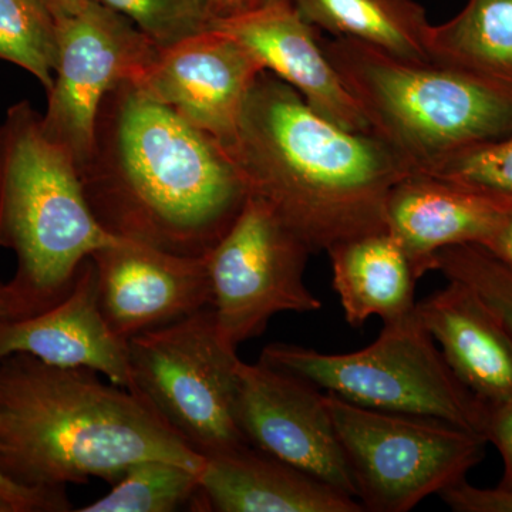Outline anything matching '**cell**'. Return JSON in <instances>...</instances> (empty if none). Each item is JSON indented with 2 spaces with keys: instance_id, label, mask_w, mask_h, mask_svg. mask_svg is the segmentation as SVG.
Returning <instances> with one entry per match:
<instances>
[{
  "instance_id": "cell-1",
  "label": "cell",
  "mask_w": 512,
  "mask_h": 512,
  "mask_svg": "<svg viewBox=\"0 0 512 512\" xmlns=\"http://www.w3.org/2000/svg\"><path fill=\"white\" fill-rule=\"evenodd\" d=\"M94 218L113 237L205 258L237 221L248 190L220 141L124 80L101 101L79 168Z\"/></svg>"
},
{
  "instance_id": "cell-2",
  "label": "cell",
  "mask_w": 512,
  "mask_h": 512,
  "mask_svg": "<svg viewBox=\"0 0 512 512\" xmlns=\"http://www.w3.org/2000/svg\"><path fill=\"white\" fill-rule=\"evenodd\" d=\"M224 147L248 194L264 201L312 254L387 229L390 191L412 174L382 140L320 116L268 70L256 79Z\"/></svg>"
},
{
  "instance_id": "cell-3",
  "label": "cell",
  "mask_w": 512,
  "mask_h": 512,
  "mask_svg": "<svg viewBox=\"0 0 512 512\" xmlns=\"http://www.w3.org/2000/svg\"><path fill=\"white\" fill-rule=\"evenodd\" d=\"M148 458L205 464L140 394L100 373L25 353L0 359V473L10 480L46 491L92 478L114 485Z\"/></svg>"
},
{
  "instance_id": "cell-4",
  "label": "cell",
  "mask_w": 512,
  "mask_h": 512,
  "mask_svg": "<svg viewBox=\"0 0 512 512\" xmlns=\"http://www.w3.org/2000/svg\"><path fill=\"white\" fill-rule=\"evenodd\" d=\"M119 241L94 218L76 161L42 114L26 100L10 106L0 123V248L16 256L10 319L63 301L83 262Z\"/></svg>"
},
{
  "instance_id": "cell-5",
  "label": "cell",
  "mask_w": 512,
  "mask_h": 512,
  "mask_svg": "<svg viewBox=\"0 0 512 512\" xmlns=\"http://www.w3.org/2000/svg\"><path fill=\"white\" fill-rule=\"evenodd\" d=\"M369 124L412 173L461 148L512 136V93L436 62H413L346 39H322Z\"/></svg>"
},
{
  "instance_id": "cell-6",
  "label": "cell",
  "mask_w": 512,
  "mask_h": 512,
  "mask_svg": "<svg viewBox=\"0 0 512 512\" xmlns=\"http://www.w3.org/2000/svg\"><path fill=\"white\" fill-rule=\"evenodd\" d=\"M259 362L356 406L431 417L483 436L485 403L458 379L416 312L384 323L379 338L356 352L272 343Z\"/></svg>"
},
{
  "instance_id": "cell-7",
  "label": "cell",
  "mask_w": 512,
  "mask_h": 512,
  "mask_svg": "<svg viewBox=\"0 0 512 512\" xmlns=\"http://www.w3.org/2000/svg\"><path fill=\"white\" fill-rule=\"evenodd\" d=\"M363 511L407 512L466 480L487 440L431 417L383 412L325 393Z\"/></svg>"
},
{
  "instance_id": "cell-8",
  "label": "cell",
  "mask_w": 512,
  "mask_h": 512,
  "mask_svg": "<svg viewBox=\"0 0 512 512\" xmlns=\"http://www.w3.org/2000/svg\"><path fill=\"white\" fill-rule=\"evenodd\" d=\"M134 390L205 458L248 446L235 416L237 350L212 308L128 340Z\"/></svg>"
},
{
  "instance_id": "cell-9",
  "label": "cell",
  "mask_w": 512,
  "mask_h": 512,
  "mask_svg": "<svg viewBox=\"0 0 512 512\" xmlns=\"http://www.w3.org/2000/svg\"><path fill=\"white\" fill-rule=\"evenodd\" d=\"M311 249L264 201L244 210L207 255L212 311L229 348L258 338L279 313L322 309L303 281Z\"/></svg>"
},
{
  "instance_id": "cell-10",
  "label": "cell",
  "mask_w": 512,
  "mask_h": 512,
  "mask_svg": "<svg viewBox=\"0 0 512 512\" xmlns=\"http://www.w3.org/2000/svg\"><path fill=\"white\" fill-rule=\"evenodd\" d=\"M56 23L59 52L42 124L80 168L104 96L124 80H137L160 47L126 16L94 0Z\"/></svg>"
},
{
  "instance_id": "cell-11",
  "label": "cell",
  "mask_w": 512,
  "mask_h": 512,
  "mask_svg": "<svg viewBox=\"0 0 512 512\" xmlns=\"http://www.w3.org/2000/svg\"><path fill=\"white\" fill-rule=\"evenodd\" d=\"M238 372L235 416L248 443L356 498L325 393L261 362L241 360Z\"/></svg>"
},
{
  "instance_id": "cell-12",
  "label": "cell",
  "mask_w": 512,
  "mask_h": 512,
  "mask_svg": "<svg viewBox=\"0 0 512 512\" xmlns=\"http://www.w3.org/2000/svg\"><path fill=\"white\" fill-rule=\"evenodd\" d=\"M262 72L264 66L247 46L224 30L212 28L160 47L133 82L227 146Z\"/></svg>"
},
{
  "instance_id": "cell-13",
  "label": "cell",
  "mask_w": 512,
  "mask_h": 512,
  "mask_svg": "<svg viewBox=\"0 0 512 512\" xmlns=\"http://www.w3.org/2000/svg\"><path fill=\"white\" fill-rule=\"evenodd\" d=\"M90 258L96 266L101 312L127 342L212 308L207 256H178L119 241Z\"/></svg>"
},
{
  "instance_id": "cell-14",
  "label": "cell",
  "mask_w": 512,
  "mask_h": 512,
  "mask_svg": "<svg viewBox=\"0 0 512 512\" xmlns=\"http://www.w3.org/2000/svg\"><path fill=\"white\" fill-rule=\"evenodd\" d=\"M15 353L49 365L94 370L136 393L128 342L111 330L101 312L96 266L90 256L63 301L29 318L0 319V359Z\"/></svg>"
},
{
  "instance_id": "cell-15",
  "label": "cell",
  "mask_w": 512,
  "mask_h": 512,
  "mask_svg": "<svg viewBox=\"0 0 512 512\" xmlns=\"http://www.w3.org/2000/svg\"><path fill=\"white\" fill-rule=\"evenodd\" d=\"M212 28L247 46L265 70L293 87L320 116L346 130L370 133L356 100L323 50L319 30L302 18L292 0L215 22Z\"/></svg>"
},
{
  "instance_id": "cell-16",
  "label": "cell",
  "mask_w": 512,
  "mask_h": 512,
  "mask_svg": "<svg viewBox=\"0 0 512 512\" xmlns=\"http://www.w3.org/2000/svg\"><path fill=\"white\" fill-rule=\"evenodd\" d=\"M512 214V201L412 173L394 185L386 228L399 239L420 279L441 249L484 244Z\"/></svg>"
},
{
  "instance_id": "cell-17",
  "label": "cell",
  "mask_w": 512,
  "mask_h": 512,
  "mask_svg": "<svg viewBox=\"0 0 512 512\" xmlns=\"http://www.w3.org/2000/svg\"><path fill=\"white\" fill-rule=\"evenodd\" d=\"M191 510L363 512V507L352 495L248 444L205 458Z\"/></svg>"
},
{
  "instance_id": "cell-18",
  "label": "cell",
  "mask_w": 512,
  "mask_h": 512,
  "mask_svg": "<svg viewBox=\"0 0 512 512\" xmlns=\"http://www.w3.org/2000/svg\"><path fill=\"white\" fill-rule=\"evenodd\" d=\"M416 315L448 365L478 399L512 403V336L467 286H447L417 302Z\"/></svg>"
},
{
  "instance_id": "cell-19",
  "label": "cell",
  "mask_w": 512,
  "mask_h": 512,
  "mask_svg": "<svg viewBox=\"0 0 512 512\" xmlns=\"http://www.w3.org/2000/svg\"><path fill=\"white\" fill-rule=\"evenodd\" d=\"M326 252L332 286L350 326L359 328L372 316L389 323L416 312L420 276L389 229L348 239Z\"/></svg>"
},
{
  "instance_id": "cell-20",
  "label": "cell",
  "mask_w": 512,
  "mask_h": 512,
  "mask_svg": "<svg viewBox=\"0 0 512 512\" xmlns=\"http://www.w3.org/2000/svg\"><path fill=\"white\" fill-rule=\"evenodd\" d=\"M313 28L413 62H431L426 10L414 0H292Z\"/></svg>"
},
{
  "instance_id": "cell-21",
  "label": "cell",
  "mask_w": 512,
  "mask_h": 512,
  "mask_svg": "<svg viewBox=\"0 0 512 512\" xmlns=\"http://www.w3.org/2000/svg\"><path fill=\"white\" fill-rule=\"evenodd\" d=\"M431 62L473 74L512 93V0H468L427 37Z\"/></svg>"
},
{
  "instance_id": "cell-22",
  "label": "cell",
  "mask_w": 512,
  "mask_h": 512,
  "mask_svg": "<svg viewBox=\"0 0 512 512\" xmlns=\"http://www.w3.org/2000/svg\"><path fill=\"white\" fill-rule=\"evenodd\" d=\"M201 471L173 461L148 458L134 463L109 494L79 512H173L192 505Z\"/></svg>"
},
{
  "instance_id": "cell-23",
  "label": "cell",
  "mask_w": 512,
  "mask_h": 512,
  "mask_svg": "<svg viewBox=\"0 0 512 512\" xmlns=\"http://www.w3.org/2000/svg\"><path fill=\"white\" fill-rule=\"evenodd\" d=\"M57 52L56 18L42 0H0V60L22 67L49 92Z\"/></svg>"
},
{
  "instance_id": "cell-24",
  "label": "cell",
  "mask_w": 512,
  "mask_h": 512,
  "mask_svg": "<svg viewBox=\"0 0 512 512\" xmlns=\"http://www.w3.org/2000/svg\"><path fill=\"white\" fill-rule=\"evenodd\" d=\"M433 271L467 286L500 319L512 336V268L480 244L441 249Z\"/></svg>"
},
{
  "instance_id": "cell-25",
  "label": "cell",
  "mask_w": 512,
  "mask_h": 512,
  "mask_svg": "<svg viewBox=\"0 0 512 512\" xmlns=\"http://www.w3.org/2000/svg\"><path fill=\"white\" fill-rule=\"evenodd\" d=\"M419 174L512 201V136L461 148Z\"/></svg>"
},
{
  "instance_id": "cell-26",
  "label": "cell",
  "mask_w": 512,
  "mask_h": 512,
  "mask_svg": "<svg viewBox=\"0 0 512 512\" xmlns=\"http://www.w3.org/2000/svg\"><path fill=\"white\" fill-rule=\"evenodd\" d=\"M126 16L158 47L212 29L208 0H94Z\"/></svg>"
},
{
  "instance_id": "cell-27",
  "label": "cell",
  "mask_w": 512,
  "mask_h": 512,
  "mask_svg": "<svg viewBox=\"0 0 512 512\" xmlns=\"http://www.w3.org/2000/svg\"><path fill=\"white\" fill-rule=\"evenodd\" d=\"M456 512H512V493L501 488H478L461 481L439 494Z\"/></svg>"
},
{
  "instance_id": "cell-28",
  "label": "cell",
  "mask_w": 512,
  "mask_h": 512,
  "mask_svg": "<svg viewBox=\"0 0 512 512\" xmlns=\"http://www.w3.org/2000/svg\"><path fill=\"white\" fill-rule=\"evenodd\" d=\"M483 437L487 443H493L503 458L504 474L501 490L512 493V403H485Z\"/></svg>"
},
{
  "instance_id": "cell-29",
  "label": "cell",
  "mask_w": 512,
  "mask_h": 512,
  "mask_svg": "<svg viewBox=\"0 0 512 512\" xmlns=\"http://www.w3.org/2000/svg\"><path fill=\"white\" fill-rule=\"evenodd\" d=\"M0 495L15 507L16 512H67L73 504L67 491H46L23 487L0 473Z\"/></svg>"
},
{
  "instance_id": "cell-30",
  "label": "cell",
  "mask_w": 512,
  "mask_h": 512,
  "mask_svg": "<svg viewBox=\"0 0 512 512\" xmlns=\"http://www.w3.org/2000/svg\"><path fill=\"white\" fill-rule=\"evenodd\" d=\"M279 2L282 0H208V5L215 23L241 18Z\"/></svg>"
},
{
  "instance_id": "cell-31",
  "label": "cell",
  "mask_w": 512,
  "mask_h": 512,
  "mask_svg": "<svg viewBox=\"0 0 512 512\" xmlns=\"http://www.w3.org/2000/svg\"><path fill=\"white\" fill-rule=\"evenodd\" d=\"M483 247L493 252L495 256L512 268V214L508 215L500 228L495 231L493 237L484 242Z\"/></svg>"
},
{
  "instance_id": "cell-32",
  "label": "cell",
  "mask_w": 512,
  "mask_h": 512,
  "mask_svg": "<svg viewBox=\"0 0 512 512\" xmlns=\"http://www.w3.org/2000/svg\"><path fill=\"white\" fill-rule=\"evenodd\" d=\"M42 2L55 15V18H62L82 8L86 0H42Z\"/></svg>"
},
{
  "instance_id": "cell-33",
  "label": "cell",
  "mask_w": 512,
  "mask_h": 512,
  "mask_svg": "<svg viewBox=\"0 0 512 512\" xmlns=\"http://www.w3.org/2000/svg\"><path fill=\"white\" fill-rule=\"evenodd\" d=\"M10 302L8 282L0 281V319H10Z\"/></svg>"
},
{
  "instance_id": "cell-34",
  "label": "cell",
  "mask_w": 512,
  "mask_h": 512,
  "mask_svg": "<svg viewBox=\"0 0 512 512\" xmlns=\"http://www.w3.org/2000/svg\"><path fill=\"white\" fill-rule=\"evenodd\" d=\"M0 512H16L15 507L0 495Z\"/></svg>"
}]
</instances>
